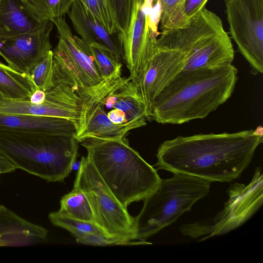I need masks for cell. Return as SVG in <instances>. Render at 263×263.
Listing matches in <instances>:
<instances>
[{
	"label": "cell",
	"instance_id": "6da1fadb",
	"mask_svg": "<svg viewBox=\"0 0 263 263\" xmlns=\"http://www.w3.org/2000/svg\"><path fill=\"white\" fill-rule=\"evenodd\" d=\"M263 136L254 129L177 136L163 142L156 154L159 169L212 182H229L249 166Z\"/></svg>",
	"mask_w": 263,
	"mask_h": 263
},
{
	"label": "cell",
	"instance_id": "7a4b0ae2",
	"mask_svg": "<svg viewBox=\"0 0 263 263\" xmlns=\"http://www.w3.org/2000/svg\"><path fill=\"white\" fill-rule=\"evenodd\" d=\"M237 80L238 70L232 64L181 71L155 100L151 121L181 124L204 118L231 97Z\"/></svg>",
	"mask_w": 263,
	"mask_h": 263
},
{
	"label": "cell",
	"instance_id": "3957f363",
	"mask_svg": "<svg viewBox=\"0 0 263 263\" xmlns=\"http://www.w3.org/2000/svg\"><path fill=\"white\" fill-rule=\"evenodd\" d=\"M87 156L112 194L127 208L143 200L159 184L157 170L121 139L88 137L80 142Z\"/></svg>",
	"mask_w": 263,
	"mask_h": 263
},
{
	"label": "cell",
	"instance_id": "277c9868",
	"mask_svg": "<svg viewBox=\"0 0 263 263\" xmlns=\"http://www.w3.org/2000/svg\"><path fill=\"white\" fill-rule=\"evenodd\" d=\"M74 137L0 130V152L19 168L47 182H62L78 156Z\"/></svg>",
	"mask_w": 263,
	"mask_h": 263
},
{
	"label": "cell",
	"instance_id": "5b68a950",
	"mask_svg": "<svg viewBox=\"0 0 263 263\" xmlns=\"http://www.w3.org/2000/svg\"><path fill=\"white\" fill-rule=\"evenodd\" d=\"M211 182L181 173L161 179L156 188L143 200L135 218L136 239L145 242L150 236L175 222L193 205L206 197Z\"/></svg>",
	"mask_w": 263,
	"mask_h": 263
},
{
	"label": "cell",
	"instance_id": "8992f818",
	"mask_svg": "<svg viewBox=\"0 0 263 263\" xmlns=\"http://www.w3.org/2000/svg\"><path fill=\"white\" fill-rule=\"evenodd\" d=\"M74 184L87 199L95 223L108 236L125 241L136 239L135 218L116 198L87 156L82 157Z\"/></svg>",
	"mask_w": 263,
	"mask_h": 263
},
{
	"label": "cell",
	"instance_id": "52a82bcc",
	"mask_svg": "<svg viewBox=\"0 0 263 263\" xmlns=\"http://www.w3.org/2000/svg\"><path fill=\"white\" fill-rule=\"evenodd\" d=\"M229 199L224 208L214 217L182 224L181 232L193 238L223 235L238 228L250 219L262 203L263 180L257 167L248 185L235 183L229 189Z\"/></svg>",
	"mask_w": 263,
	"mask_h": 263
},
{
	"label": "cell",
	"instance_id": "ba28073f",
	"mask_svg": "<svg viewBox=\"0 0 263 263\" xmlns=\"http://www.w3.org/2000/svg\"><path fill=\"white\" fill-rule=\"evenodd\" d=\"M128 79V77L118 74L103 79L94 86L77 89L82 101L74 137L78 142L91 137L121 139L126 137L129 130L140 127L134 123L114 124L105 110L104 101L107 97Z\"/></svg>",
	"mask_w": 263,
	"mask_h": 263
},
{
	"label": "cell",
	"instance_id": "9c48e42d",
	"mask_svg": "<svg viewBox=\"0 0 263 263\" xmlns=\"http://www.w3.org/2000/svg\"><path fill=\"white\" fill-rule=\"evenodd\" d=\"M229 32L253 74L263 72V0H224Z\"/></svg>",
	"mask_w": 263,
	"mask_h": 263
},
{
	"label": "cell",
	"instance_id": "30bf717a",
	"mask_svg": "<svg viewBox=\"0 0 263 263\" xmlns=\"http://www.w3.org/2000/svg\"><path fill=\"white\" fill-rule=\"evenodd\" d=\"M155 1L134 0L128 26L120 33L122 58L138 90L155 53L158 36L152 32L148 22L149 11Z\"/></svg>",
	"mask_w": 263,
	"mask_h": 263
},
{
	"label": "cell",
	"instance_id": "8fae6325",
	"mask_svg": "<svg viewBox=\"0 0 263 263\" xmlns=\"http://www.w3.org/2000/svg\"><path fill=\"white\" fill-rule=\"evenodd\" d=\"M59 42L53 52V64L64 72L78 88L99 84L101 73L85 41L72 34L64 17L53 21Z\"/></svg>",
	"mask_w": 263,
	"mask_h": 263
},
{
	"label": "cell",
	"instance_id": "7c38bea8",
	"mask_svg": "<svg viewBox=\"0 0 263 263\" xmlns=\"http://www.w3.org/2000/svg\"><path fill=\"white\" fill-rule=\"evenodd\" d=\"M190 53L156 45L155 53L138 90L143 103L147 120L151 121L155 100L182 70Z\"/></svg>",
	"mask_w": 263,
	"mask_h": 263
},
{
	"label": "cell",
	"instance_id": "4fadbf2b",
	"mask_svg": "<svg viewBox=\"0 0 263 263\" xmlns=\"http://www.w3.org/2000/svg\"><path fill=\"white\" fill-rule=\"evenodd\" d=\"M53 25L49 21L37 32L0 37V55L10 67L29 76L32 68L51 50L50 35Z\"/></svg>",
	"mask_w": 263,
	"mask_h": 263
},
{
	"label": "cell",
	"instance_id": "5bb4252c",
	"mask_svg": "<svg viewBox=\"0 0 263 263\" xmlns=\"http://www.w3.org/2000/svg\"><path fill=\"white\" fill-rule=\"evenodd\" d=\"M235 52L223 24L209 33L188 54L182 71L215 69L232 64Z\"/></svg>",
	"mask_w": 263,
	"mask_h": 263
},
{
	"label": "cell",
	"instance_id": "9a60e30c",
	"mask_svg": "<svg viewBox=\"0 0 263 263\" xmlns=\"http://www.w3.org/2000/svg\"><path fill=\"white\" fill-rule=\"evenodd\" d=\"M49 22L42 19L26 0H0V37L36 32Z\"/></svg>",
	"mask_w": 263,
	"mask_h": 263
},
{
	"label": "cell",
	"instance_id": "2e32d148",
	"mask_svg": "<svg viewBox=\"0 0 263 263\" xmlns=\"http://www.w3.org/2000/svg\"><path fill=\"white\" fill-rule=\"evenodd\" d=\"M68 14L81 39L89 44L103 45L122 58L120 32L110 34L81 0H73Z\"/></svg>",
	"mask_w": 263,
	"mask_h": 263
},
{
	"label": "cell",
	"instance_id": "e0dca14e",
	"mask_svg": "<svg viewBox=\"0 0 263 263\" xmlns=\"http://www.w3.org/2000/svg\"><path fill=\"white\" fill-rule=\"evenodd\" d=\"M0 130L75 137L77 126L63 118L0 113Z\"/></svg>",
	"mask_w": 263,
	"mask_h": 263
},
{
	"label": "cell",
	"instance_id": "ac0fdd59",
	"mask_svg": "<svg viewBox=\"0 0 263 263\" xmlns=\"http://www.w3.org/2000/svg\"><path fill=\"white\" fill-rule=\"evenodd\" d=\"M48 234L44 228L21 217L0 204V246H24L44 241Z\"/></svg>",
	"mask_w": 263,
	"mask_h": 263
},
{
	"label": "cell",
	"instance_id": "d6986e66",
	"mask_svg": "<svg viewBox=\"0 0 263 263\" xmlns=\"http://www.w3.org/2000/svg\"><path fill=\"white\" fill-rule=\"evenodd\" d=\"M104 104L105 108L122 111L128 123L137 124L140 127L146 125L141 97L129 78L107 97Z\"/></svg>",
	"mask_w": 263,
	"mask_h": 263
},
{
	"label": "cell",
	"instance_id": "ffe728a7",
	"mask_svg": "<svg viewBox=\"0 0 263 263\" xmlns=\"http://www.w3.org/2000/svg\"><path fill=\"white\" fill-rule=\"evenodd\" d=\"M36 89L30 77L0 62V95L9 99L30 101Z\"/></svg>",
	"mask_w": 263,
	"mask_h": 263
},
{
	"label": "cell",
	"instance_id": "44dd1931",
	"mask_svg": "<svg viewBox=\"0 0 263 263\" xmlns=\"http://www.w3.org/2000/svg\"><path fill=\"white\" fill-rule=\"evenodd\" d=\"M73 185L71 191L62 197L60 208L57 212L69 217L94 222L93 213L87 199L83 192L76 184Z\"/></svg>",
	"mask_w": 263,
	"mask_h": 263
},
{
	"label": "cell",
	"instance_id": "7402d4cb",
	"mask_svg": "<svg viewBox=\"0 0 263 263\" xmlns=\"http://www.w3.org/2000/svg\"><path fill=\"white\" fill-rule=\"evenodd\" d=\"M86 43L103 79L121 74V59L103 45Z\"/></svg>",
	"mask_w": 263,
	"mask_h": 263
},
{
	"label": "cell",
	"instance_id": "603a6c76",
	"mask_svg": "<svg viewBox=\"0 0 263 263\" xmlns=\"http://www.w3.org/2000/svg\"><path fill=\"white\" fill-rule=\"evenodd\" d=\"M48 217L52 224L67 230L75 237L76 239L89 234L107 236L102 229L92 222L69 217L61 215L57 211L50 213Z\"/></svg>",
	"mask_w": 263,
	"mask_h": 263
},
{
	"label": "cell",
	"instance_id": "cb8c5ba5",
	"mask_svg": "<svg viewBox=\"0 0 263 263\" xmlns=\"http://www.w3.org/2000/svg\"><path fill=\"white\" fill-rule=\"evenodd\" d=\"M161 4L160 29L161 31L186 26L189 22L184 14L186 0H159Z\"/></svg>",
	"mask_w": 263,
	"mask_h": 263
},
{
	"label": "cell",
	"instance_id": "d4e9b609",
	"mask_svg": "<svg viewBox=\"0 0 263 263\" xmlns=\"http://www.w3.org/2000/svg\"><path fill=\"white\" fill-rule=\"evenodd\" d=\"M44 20L53 22L70 11L73 0H26Z\"/></svg>",
	"mask_w": 263,
	"mask_h": 263
},
{
	"label": "cell",
	"instance_id": "484cf974",
	"mask_svg": "<svg viewBox=\"0 0 263 263\" xmlns=\"http://www.w3.org/2000/svg\"><path fill=\"white\" fill-rule=\"evenodd\" d=\"M53 52L51 50L32 68L29 76L36 89L46 91L53 85Z\"/></svg>",
	"mask_w": 263,
	"mask_h": 263
},
{
	"label": "cell",
	"instance_id": "4316f807",
	"mask_svg": "<svg viewBox=\"0 0 263 263\" xmlns=\"http://www.w3.org/2000/svg\"><path fill=\"white\" fill-rule=\"evenodd\" d=\"M110 34L119 32L110 0H81Z\"/></svg>",
	"mask_w": 263,
	"mask_h": 263
},
{
	"label": "cell",
	"instance_id": "83f0119b",
	"mask_svg": "<svg viewBox=\"0 0 263 263\" xmlns=\"http://www.w3.org/2000/svg\"><path fill=\"white\" fill-rule=\"evenodd\" d=\"M117 27L120 33L127 29L131 17L134 0H110Z\"/></svg>",
	"mask_w": 263,
	"mask_h": 263
},
{
	"label": "cell",
	"instance_id": "f1b7e54d",
	"mask_svg": "<svg viewBox=\"0 0 263 263\" xmlns=\"http://www.w3.org/2000/svg\"><path fill=\"white\" fill-rule=\"evenodd\" d=\"M78 242L92 246L126 245L146 243L139 241L134 243L132 241H125L122 240L98 234H89L76 239Z\"/></svg>",
	"mask_w": 263,
	"mask_h": 263
},
{
	"label": "cell",
	"instance_id": "f546056e",
	"mask_svg": "<svg viewBox=\"0 0 263 263\" xmlns=\"http://www.w3.org/2000/svg\"><path fill=\"white\" fill-rule=\"evenodd\" d=\"M208 0H186L184 5V14L187 21L196 15L204 8Z\"/></svg>",
	"mask_w": 263,
	"mask_h": 263
},
{
	"label": "cell",
	"instance_id": "4dcf8cb0",
	"mask_svg": "<svg viewBox=\"0 0 263 263\" xmlns=\"http://www.w3.org/2000/svg\"><path fill=\"white\" fill-rule=\"evenodd\" d=\"M107 114L109 119L114 124H121L128 123L124 113L119 109L113 108L107 112Z\"/></svg>",
	"mask_w": 263,
	"mask_h": 263
},
{
	"label": "cell",
	"instance_id": "1f68e13d",
	"mask_svg": "<svg viewBox=\"0 0 263 263\" xmlns=\"http://www.w3.org/2000/svg\"><path fill=\"white\" fill-rule=\"evenodd\" d=\"M16 170L13 164L0 152V174L11 173Z\"/></svg>",
	"mask_w": 263,
	"mask_h": 263
},
{
	"label": "cell",
	"instance_id": "d6a6232c",
	"mask_svg": "<svg viewBox=\"0 0 263 263\" xmlns=\"http://www.w3.org/2000/svg\"><path fill=\"white\" fill-rule=\"evenodd\" d=\"M46 99L45 91L36 89L30 98V101L34 104L40 105L43 104Z\"/></svg>",
	"mask_w": 263,
	"mask_h": 263
},
{
	"label": "cell",
	"instance_id": "836d02e7",
	"mask_svg": "<svg viewBox=\"0 0 263 263\" xmlns=\"http://www.w3.org/2000/svg\"><path fill=\"white\" fill-rule=\"evenodd\" d=\"M254 132L257 135L262 136L263 128L262 126H258L255 129H254Z\"/></svg>",
	"mask_w": 263,
	"mask_h": 263
}]
</instances>
